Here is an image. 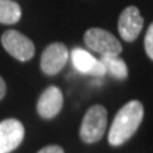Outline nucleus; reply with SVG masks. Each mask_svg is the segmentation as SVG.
<instances>
[{"label":"nucleus","instance_id":"nucleus-5","mask_svg":"<svg viewBox=\"0 0 153 153\" xmlns=\"http://www.w3.org/2000/svg\"><path fill=\"white\" fill-rule=\"evenodd\" d=\"M68 57L69 51L64 44H50L41 55V69L47 75H55L65 66Z\"/></svg>","mask_w":153,"mask_h":153},{"label":"nucleus","instance_id":"nucleus-1","mask_svg":"<svg viewBox=\"0 0 153 153\" xmlns=\"http://www.w3.org/2000/svg\"><path fill=\"white\" fill-rule=\"evenodd\" d=\"M144 116L142 102L130 101L125 103L115 115L108 130V143L114 147L123 146L135 134Z\"/></svg>","mask_w":153,"mask_h":153},{"label":"nucleus","instance_id":"nucleus-2","mask_svg":"<svg viewBox=\"0 0 153 153\" xmlns=\"http://www.w3.org/2000/svg\"><path fill=\"white\" fill-rule=\"evenodd\" d=\"M107 126V111L101 105H93L85 112L79 129L80 139L87 144L101 140Z\"/></svg>","mask_w":153,"mask_h":153},{"label":"nucleus","instance_id":"nucleus-11","mask_svg":"<svg viewBox=\"0 0 153 153\" xmlns=\"http://www.w3.org/2000/svg\"><path fill=\"white\" fill-rule=\"evenodd\" d=\"M22 17L19 4L13 0H0V23L14 25Z\"/></svg>","mask_w":153,"mask_h":153},{"label":"nucleus","instance_id":"nucleus-13","mask_svg":"<svg viewBox=\"0 0 153 153\" xmlns=\"http://www.w3.org/2000/svg\"><path fill=\"white\" fill-rule=\"evenodd\" d=\"M37 153H64V149L60 146H47L45 148H42L41 151H38Z\"/></svg>","mask_w":153,"mask_h":153},{"label":"nucleus","instance_id":"nucleus-7","mask_svg":"<svg viewBox=\"0 0 153 153\" xmlns=\"http://www.w3.org/2000/svg\"><path fill=\"white\" fill-rule=\"evenodd\" d=\"M144 25V19L140 16L137 7H128L121 12L119 17V33L124 41L133 42L139 36Z\"/></svg>","mask_w":153,"mask_h":153},{"label":"nucleus","instance_id":"nucleus-8","mask_svg":"<svg viewBox=\"0 0 153 153\" xmlns=\"http://www.w3.org/2000/svg\"><path fill=\"white\" fill-rule=\"evenodd\" d=\"M64 103L63 92L56 85H50L41 93L37 101V112L42 119L50 120L60 112Z\"/></svg>","mask_w":153,"mask_h":153},{"label":"nucleus","instance_id":"nucleus-14","mask_svg":"<svg viewBox=\"0 0 153 153\" xmlns=\"http://www.w3.org/2000/svg\"><path fill=\"white\" fill-rule=\"evenodd\" d=\"M5 92H7L5 82H4V79L0 76V100H3V97L5 96Z\"/></svg>","mask_w":153,"mask_h":153},{"label":"nucleus","instance_id":"nucleus-6","mask_svg":"<svg viewBox=\"0 0 153 153\" xmlns=\"http://www.w3.org/2000/svg\"><path fill=\"white\" fill-rule=\"evenodd\" d=\"M25 138V126L17 119L0 121V153H10L17 149Z\"/></svg>","mask_w":153,"mask_h":153},{"label":"nucleus","instance_id":"nucleus-9","mask_svg":"<svg viewBox=\"0 0 153 153\" xmlns=\"http://www.w3.org/2000/svg\"><path fill=\"white\" fill-rule=\"evenodd\" d=\"M71 61H73L74 68L82 74H89L94 76H102L106 74L101 60L96 59L92 54L80 47H75L71 51Z\"/></svg>","mask_w":153,"mask_h":153},{"label":"nucleus","instance_id":"nucleus-12","mask_svg":"<svg viewBox=\"0 0 153 153\" xmlns=\"http://www.w3.org/2000/svg\"><path fill=\"white\" fill-rule=\"evenodd\" d=\"M144 49L146 54L151 60H153V22L148 27V31L144 37Z\"/></svg>","mask_w":153,"mask_h":153},{"label":"nucleus","instance_id":"nucleus-10","mask_svg":"<svg viewBox=\"0 0 153 153\" xmlns=\"http://www.w3.org/2000/svg\"><path fill=\"white\" fill-rule=\"evenodd\" d=\"M101 63L105 66L106 74L112 75L119 80H125L128 78V66L125 61L119 57V55H106L101 56Z\"/></svg>","mask_w":153,"mask_h":153},{"label":"nucleus","instance_id":"nucleus-3","mask_svg":"<svg viewBox=\"0 0 153 153\" xmlns=\"http://www.w3.org/2000/svg\"><path fill=\"white\" fill-rule=\"evenodd\" d=\"M84 42L91 51L97 52L101 56L119 55L123 51L120 41L102 28H89L84 33Z\"/></svg>","mask_w":153,"mask_h":153},{"label":"nucleus","instance_id":"nucleus-4","mask_svg":"<svg viewBox=\"0 0 153 153\" xmlns=\"http://www.w3.org/2000/svg\"><path fill=\"white\" fill-rule=\"evenodd\" d=\"M1 45L9 55L19 61H28L35 55L33 42L27 36L16 30H9L3 33Z\"/></svg>","mask_w":153,"mask_h":153}]
</instances>
